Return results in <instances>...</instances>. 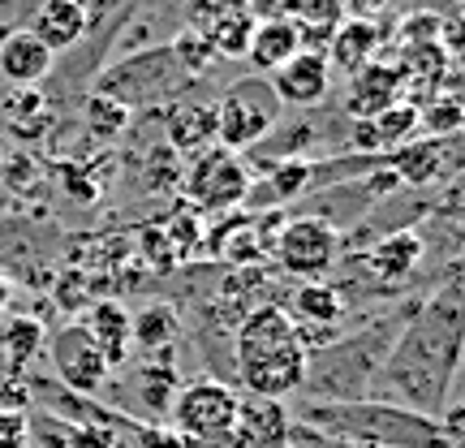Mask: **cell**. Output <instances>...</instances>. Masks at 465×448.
<instances>
[{
  "mask_svg": "<svg viewBox=\"0 0 465 448\" xmlns=\"http://www.w3.org/2000/svg\"><path fill=\"white\" fill-rule=\"evenodd\" d=\"M302 432H319L353 448H457L440 418L405 410L397 401H328L306 405Z\"/></svg>",
  "mask_w": 465,
  "mask_h": 448,
  "instance_id": "6da1fadb",
  "label": "cell"
},
{
  "mask_svg": "<svg viewBox=\"0 0 465 448\" xmlns=\"http://www.w3.org/2000/svg\"><path fill=\"white\" fill-rule=\"evenodd\" d=\"M168 414H173V432L182 435L190 448L194 444L224 448L232 427H237V414H242V397L232 393L229 383L199 380V383H185L182 393L173 397Z\"/></svg>",
  "mask_w": 465,
  "mask_h": 448,
  "instance_id": "7a4b0ae2",
  "label": "cell"
},
{
  "mask_svg": "<svg viewBox=\"0 0 465 448\" xmlns=\"http://www.w3.org/2000/svg\"><path fill=\"white\" fill-rule=\"evenodd\" d=\"M281 113L284 104L276 100V91H272L267 78L254 74V78L232 83L216 100V147H229V151L254 147L281 121Z\"/></svg>",
  "mask_w": 465,
  "mask_h": 448,
  "instance_id": "3957f363",
  "label": "cell"
},
{
  "mask_svg": "<svg viewBox=\"0 0 465 448\" xmlns=\"http://www.w3.org/2000/svg\"><path fill=\"white\" fill-rule=\"evenodd\" d=\"M185 194L199 203L203 212H229L250 194V168L229 147H203L190 160Z\"/></svg>",
  "mask_w": 465,
  "mask_h": 448,
  "instance_id": "277c9868",
  "label": "cell"
},
{
  "mask_svg": "<svg viewBox=\"0 0 465 448\" xmlns=\"http://www.w3.org/2000/svg\"><path fill=\"white\" fill-rule=\"evenodd\" d=\"M272 246H276V259H281L284 272L315 281V276H323V272L336 264L341 237H336V229L328 224V220L302 216V220H289Z\"/></svg>",
  "mask_w": 465,
  "mask_h": 448,
  "instance_id": "5b68a950",
  "label": "cell"
},
{
  "mask_svg": "<svg viewBox=\"0 0 465 448\" xmlns=\"http://www.w3.org/2000/svg\"><path fill=\"white\" fill-rule=\"evenodd\" d=\"M52 353V371H56V380L74 388V393H100L104 380H108V363H104L100 345L86 336L83 324H69L61 333L44 341Z\"/></svg>",
  "mask_w": 465,
  "mask_h": 448,
  "instance_id": "8992f818",
  "label": "cell"
},
{
  "mask_svg": "<svg viewBox=\"0 0 465 448\" xmlns=\"http://www.w3.org/2000/svg\"><path fill=\"white\" fill-rule=\"evenodd\" d=\"M237 380L254 401H284L306 380V349L289 345L276 353H259L250 363H237Z\"/></svg>",
  "mask_w": 465,
  "mask_h": 448,
  "instance_id": "52a82bcc",
  "label": "cell"
},
{
  "mask_svg": "<svg viewBox=\"0 0 465 448\" xmlns=\"http://www.w3.org/2000/svg\"><path fill=\"white\" fill-rule=\"evenodd\" d=\"M267 83H272V91H276L281 104L315 108V104H323L328 91H332V65H328V56H319V52H298V56L284 61L276 74H267Z\"/></svg>",
  "mask_w": 465,
  "mask_h": 448,
  "instance_id": "ba28073f",
  "label": "cell"
},
{
  "mask_svg": "<svg viewBox=\"0 0 465 448\" xmlns=\"http://www.w3.org/2000/svg\"><path fill=\"white\" fill-rule=\"evenodd\" d=\"M289 345H302V328L281 306H259L237 328V363H250L259 353H276V349Z\"/></svg>",
  "mask_w": 465,
  "mask_h": 448,
  "instance_id": "9c48e42d",
  "label": "cell"
},
{
  "mask_svg": "<svg viewBox=\"0 0 465 448\" xmlns=\"http://www.w3.org/2000/svg\"><path fill=\"white\" fill-rule=\"evenodd\" d=\"M383 44V31L380 22H371V17H349V22H341V26H332V39H328V65L341 69V74H358V69H366L371 61H375V52H380Z\"/></svg>",
  "mask_w": 465,
  "mask_h": 448,
  "instance_id": "30bf717a",
  "label": "cell"
},
{
  "mask_svg": "<svg viewBox=\"0 0 465 448\" xmlns=\"http://www.w3.org/2000/svg\"><path fill=\"white\" fill-rule=\"evenodd\" d=\"M26 31L56 56V52L74 48V44L86 35V9L78 5V0H44V5L35 9Z\"/></svg>",
  "mask_w": 465,
  "mask_h": 448,
  "instance_id": "8fae6325",
  "label": "cell"
},
{
  "mask_svg": "<svg viewBox=\"0 0 465 448\" xmlns=\"http://www.w3.org/2000/svg\"><path fill=\"white\" fill-rule=\"evenodd\" d=\"M401 100V69H388V65H371L353 74V86L345 95V113L358 116V121H371L375 113H383L388 104Z\"/></svg>",
  "mask_w": 465,
  "mask_h": 448,
  "instance_id": "7c38bea8",
  "label": "cell"
},
{
  "mask_svg": "<svg viewBox=\"0 0 465 448\" xmlns=\"http://www.w3.org/2000/svg\"><path fill=\"white\" fill-rule=\"evenodd\" d=\"M302 52V39H298V22H284V17H272V22H254V35H250V48H246V61L250 69L263 74H276L284 61H293Z\"/></svg>",
  "mask_w": 465,
  "mask_h": 448,
  "instance_id": "4fadbf2b",
  "label": "cell"
},
{
  "mask_svg": "<svg viewBox=\"0 0 465 448\" xmlns=\"http://www.w3.org/2000/svg\"><path fill=\"white\" fill-rule=\"evenodd\" d=\"M83 328H86V336L100 345L108 371L130 358V311H125L121 302H95V306L86 311Z\"/></svg>",
  "mask_w": 465,
  "mask_h": 448,
  "instance_id": "5bb4252c",
  "label": "cell"
},
{
  "mask_svg": "<svg viewBox=\"0 0 465 448\" xmlns=\"http://www.w3.org/2000/svg\"><path fill=\"white\" fill-rule=\"evenodd\" d=\"M0 74L17 86L44 83V78L52 74V52L44 48L31 31L5 35V44H0Z\"/></svg>",
  "mask_w": 465,
  "mask_h": 448,
  "instance_id": "9a60e30c",
  "label": "cell"
},
{
  "mask_svg": "<svg viewBox=\"0 0 465 448\" xmlns=\"http://www.w3.org/2000/svg\"><path fill=\"white\" fill-rule=\"evenodd\" d=\"M168 138L177 151L216 147V104L212 100H182L168 113Z\"/></svg>",
  "mask_w": 465,
  "mask_h": 448,
  "instance_id": "2e32d148",
  "label": "cell"
},
{
  "mask_svg": "<svg viewBox=\"0 0 465 448\" xmlns=\"http://www.w3.org/2000/svg\"><path fill=\"white\" fill-rule=\"evenodd\" d=\"M418 259H422V242H418V233H392V237H383L380 246L366 254L371 272L383 276V281H405V276L418 267Z\"/></svg>",
  "mask_w": 465,
  "mask_h": 448,
  "instance_id": "e0dca14e",
  "label": "cell"
},
{
  "mask_svg": "<svg viewBox=\"0 0 465 448\" xmlns=\"http://www.w3.org/2000/svg\"><path fill=\"white\" fill-rule=\"evenodd\" d=\"M440 164H444V143L440 138H427V143H405L397 147V182L410 185H431L440 177Z\"/></svg>",
  "mask_w": 465,
  "mask_h": 448,
  "instance_id": "ac0fdd59",
  "label": "cell"
},
{
  "mask_svg": "<svg viewBox=\"0 0 465 448\" xmlns=\"http://www.w3.org/2000/svg\"><path fill=\"white\" fill-rule=\"evenodd\" d=\"M182 333V319L173 306H143L138 315H130V341L147 349H164L177 341Z\"/></svg>",
  "mask_w": 465,
  "mask_h": 448,
  "instance_id": "d6986e66",
  "label": "cell"
},
{
  "mask_svg": "<svg viewBox=\"0 0 465 448\" xmlns=\"http://www.w3.org/2000/svg\"><path fill=\"white\" fill-rule=\"evenodd\" d=\"M371 130H375V138H380V151L414 143V134H418V104L414 100L388 104L383 113L371 116Z\"/></svg>",
  "mask_w": 465,
  "mask_h": 448,
  "instance_id": "ffe728a7",
  "label": "cell"
},
{
  "mask_svg": "<svg viewBox=\"0 0 465 448\" xmlns=\"http://www.w3.org/2000/svg\"><path fill=\"white\" fill-rule=\"evenodd\" d=\"M341 294H336L332 284H319V281H306L298 289V298H293V324H319V328H328L332 319H341Z\"/></svg>",
  "mask_w": 465,
  "mask_h": 448,
  "instance_id": "44dd1931",
  "label": "cell"
},
{
  "mask_svg": "<svg viewBox=\"0 0 465 448\" xmlns=\"http://www.w3.org/2000/svg\"><path fill=\"white\" fill-rule=\"evenodd\" d=\"M461 121H465V104H461V95L449 91V95H431V108L418 113V130H427L431 138L449 143V138L461 134Z\"/></svg>",
  "mask_w": 465,
  "mask_h": 448,
  "instance_id": "7402d4cb",
  "label": "cell"
},
{
  "mask_svg": "<svg viewBox=\"0 0 465 448\" xmlns=\"http://www.w3.org/2000/svg\"><path fill=\"white\" fill-rule=\"evenodd\" d=\"M48 341V333H44V324L39 319H26V315H17L9 328H5V336H0V349H5V358L17 366H26L39 353V345Z\"/></svg>",
  "mask_w": 465,
  "mask_h": 448,
  "instance_id": "603a6c76",
  "label": "cell"
},
{
  "mask_svg": "<svg viewBox=\"0 0 465 448\" xmlns=\"http://www.w3.org/2000/svg\"><path fill=\"white\" fill-rule=\"evenodd\" d=\"M250 35H254V17L246 9H232V14H224L216 22V31L207 35V44H212V52H224V56H246Z\"/></svg>",
  "mask_w": 465,
  "mask_h": 448,
  "instance_id": "cb8c5ba5",
  "label": "cell"
},
{
  "mask_svg": "<svg viewBox=\"0 0 465 448\" xmlns=\"http://www.w3.org/2000/svg\"><path fill=\"white\" fill-rule=\"evenodd\" d=\"M83 116L95 138H116V134L125 130V121H130V108L100 91V95H86L83 100Z\"/></svg>",
  "mask_w": 465,
  "mask_h": 448,
  "instance_id": "d4e9b609",
  "label": "cell"
},
{
  "mask_svg": "<svg viewBox=\"0 0 465 448\" xmlns=\"http://www.w3.org/2000/svg\"><path fill=\"white\" fill-rule=\"evenodd\" d=\"M311 173H315V168L306 164V160H289V164H281L272 173V190H276L281 199H293V194H302V190L311 185Z\"/></svg>",
  "mask_w": 465,
  "mask_h": 448,
  "instance_id": "484cf974",
  "label": "cell"
},
{
  "mask_svg": "<svg viewBox=\"0 0 465 448\" xmlns=\"http://www.w3.org/2000/svg\"><path fill=\"white\" fill-rule=\"evenodd\" d=\"M440 17L435 14H414L401 22V31H405V39H410V48H422V44H440Z\"/></svg>",
  "mask_w": 465,
  "mask_h": 448,
  "instance_id": "4316f807",
  "label": "cell"
},
{
  "mask_svg": "<svg viewBox=\"0 0 465 448\" xmlns=\"http://www.w3.org/2000/svg\"><path fill=\"white\" fill-rule=\"evenodd\" d=\"M26 440H31L26 414H17V410H0V448H26Z\"/></svg>",
  "mask_w": 465,
  "mask_h": 448,
  "instance_id": "83f0119b",
  "label": "cell"
},
{
  "mask_svg": "<svg viewBox=\"0 0 465 448\" xmlns=\"http://www.w3.org/2000/svg\"><path fill=\"white\" fill-rule=\"evenodd\" d=\"M138 448H190L177 432H143L138 435Z\"/></svg>",
  "mask_w": 465,
  "mask_h": 448,
  "instance_id": "f1b7e54d",
  "label": "cell"
},
{
  "mask_svg": "<svg viewBox=\"0 0 465 448\" xmlns=\"http://www.w3.org/2000/svg\"><path fill=\"white\" fill-rule=\"evenodd\" d=\"M353 147L358 151H380V138H375V130H371V121H358V125H353Z\"/></svg>",
  "mask_w": 465,
  "mask_h": 448,
  "instance_id": "f546056e",
  "label": "cell"
},
{
  "mask_svg": "<svg viewBox=\"0 0 465 448\" xmlns=\"http://www.w3.org/2000/svg\"><path fill=\"white\" fill-rule=\"evenodd\" d=\"M5 311H9V281L0 276V315H5Z\"/></svg>",
  "mask_w": 465,
  "mask_h": 448,
  "instance_id": "4dcf8cb0",
  "label": "cell"
},
{
  "mask_svg": "<svg viewBox=\"0 0 465 448\" xmlns=\"http://www.w3.org/2000/svg\"><path fill=\"white\" fill-rule=\"evenodd\" d=\"M349 5H358V9H380L383 0H349Z\"/></svg>",
  "mask_w": 465,
  "mask_h": 448,
  "instance_id": "1f68e13d",
  "label": "cell"
}]
</instances>
